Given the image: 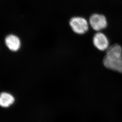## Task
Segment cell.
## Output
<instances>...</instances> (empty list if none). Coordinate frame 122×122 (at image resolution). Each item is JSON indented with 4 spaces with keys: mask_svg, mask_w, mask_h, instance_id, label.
Returning <instances> with one entry per match:
<instances>
[{
    "mask_svg": "<svg viewBox=\"0 0 122 122\" xmlns=\"http://www.w3.org/2000/svg\"><path fill=\"white\" fill-rule=\"evenodd\" d=\"M69 25L74 32L79 35L86 33L89 29V24L87 20L81 17H74L69 21Z\"/></svg>",
    "mask_w": 122,
    "mask_h": 122,
    "instance_id": "1",
    "label": "cell"
},
{
    "mask_svg": "<svg viewBox=\"0 0 122 122\" xmlns=\"http://www.w3.org/2000/svg\"><path fill=\"white\" fill-rule=\"evenodd\" d=\"M89 24L94 30L98 32L104 30L107 26L106 17L102 14H97L91 15L89 18Z\"/></svg>",
    "mask_w": 122,
    "mask_h": 122,
    "instance_id": "2",
    "label": "cell"
},
{
    "mask_svg": "<svg viewBox=\"0 0 122 122\" xmlns=\"http://www.w3.org/2000/svg\"><path fill=\"white\" fill-rule=\"evenodd\" d=\"M93 43L94 46L99 51H106L109 47V41L104 33L98 32L94 35Z\"/></svg>",
    "mask_w": 122,
    "mask_h": 122,
    "instance_id": "3",
    "label": "cell"
},
{
    "mask_svg": "<svg viewBox=\"0 0 122 122\" xmlns=\"http://www.w3.org/2000/svg\"><path fill=\"white\" fill-rule=\"evenodd\" d=\"M103 63L105 67L108 69L122 73V57L119 59L111 60L105 57Z\"/></svg>",
    "mask_w": 122,
    "mask_h": 122,
    "instance_id": "4",
    "label": "cell"
},
{
    "mask_svg": "<svg viewBox=\"0 0 122 122\" xmlns=\"http://www.w3.org/2000/svg\"><path fill=\"white\" fill-rule=\"evenodd\" d=\"M5 43L10 51L16 52L21 46V41L18 36L14 35H10L5 39Z\"/></svg>",
    "mask_w": 122,
    "mask_h": 122,
    "instance_id": "5",
    "label": "cell"
},
{
    "mask_svg": "<svg viewBox=\"0 0 122 122\" xmlns=\"http://www.w3.org/2000/svg\"><path fill=\"white\" fill-rule=\"evenodd\" d=\"M106 52L105 57L111 60L119 59L122 57V48L118 44L109 46Z\"/></svg>",
    "mask_w": 122,
    "mask_h": 122,
    "instance_id": "6",
    "label": "cell"
},
{
    "mask_svg": "<svg viewBox=\"0 0 122 122\" xmlns=\"http://www.w3.org/2000/svg\"><path fill=\"white\" fill-rule=\"evenodd\" d=\"M15 98L11 94L3 92L0 94V106L3 108H8L14 103Z\"/></svg>",
    "mask_w": 122,
    "mask_h": 122,
    "instance_id": "7",
    "label": "cell"
}]
</instances>
